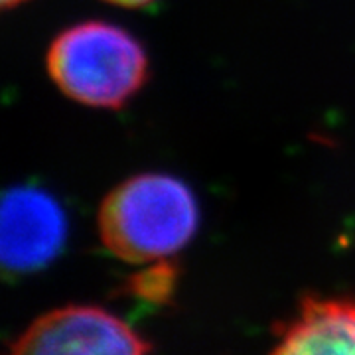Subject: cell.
Instances as JSON below:
<instances>
[{"instance_id": "cell-6", "label": "cell", "mask_w": 355, "mask_h": 355, "mask_svg": "<svg viewBox=\"0 0 355 355\" xmlns=\"http://www.w3.org/2000/svg\"><path fill=\"white\" fill-rule=\"evenodd\" d=\"M176 275V265H172L168 259H164L158 263H150V266L137 272L128 282V288L135 296L148 300V302L168 300L174 292Z\"/></svg>"}, {"instance_id": "cell-1", "label": "cell", "mask_w": 355, "mask_h": 355, "mask_svg": "<svg viewBox=\"0 0 355 355\" xmlns=\"http://www.w3.org/2000/svg\"><path fill=\"white\" fill-rule=\"evenodd\" d=\"M200 225V205L176 176L146 172L123 180L103 198L97 231L109 253L132 265H150L180 253Z\"/></svg>"}, {"instance_id": "cell-3", "label": "cell", "mask_w": 355, "mask_h": 355, "mask_svg": "<svg viewBox=\"0 0 355 355\" xmlns=\"http://www.w3.org/2000/svg\"><path fill=\"white\" fill-rule=\"evenodd\" d=\"M137 331L99 306H62L36 318L6 355H148Z\"/></svg>"}, {"instance_id": "cell-4", "label": "cell", "mask_w": 355, "mask_h": 355, "mask_svg": "<svg viewBox=\"0 0 355 355\" xmlns=\"http://www.w3.org/2000/svg\"><path fill=\"white\" fill-rule=\"evenodd\" d=\"M67 217L62 203L44 188L14 186L2 198L0 257L10 272H32L50 265L64 249Z\"/></svg>"}, {"instance_id": "cell-2", "label": "cell", "mask_w": 355, "mask_h": 355, "mask_svg": "<svg viewBox=\"0 0 355 355\" xmlns=\"http://www.w3.org/2000/svg\"><path fill=\"white\" fill-rule=\"evenodd\" d=\"M48 76L71 101L121 109L150 76L144 46L123 26L83 20L64 28L46 53Z\"/></svg>"}, {"instance_id": "cell-8", "label": "cell", "mask_w": 355, "mask_h": 355, "mask_svg": "<svg viewBox=\"0 0 355 355\" xmlns=\"http://www.w3.org/2000/svg\"><path fill=\"white\" fill-rule=\"evenodd\" d=\"M0 2H2L4 10H14V8H20V6L28 4L30 0H0Z\"/></svg>"}, {"instance_id": "cell-5", "label": "cell", "mask_w": 355, "mask_h": 355, "mask_svg": "<svg viewBox=\"0 0 355 355\" xmlns=\"http://www.w3.org/2000/svg\"><path fill=\"white\" fill-rule=\"evenodd\" d=\"M270 355H355V300L304 298Z\"/></svg>"}, {"instance_id": "cell-7", "label": "cell", "mask_w": 355, "mask_h": 355, "mask_svg": "<svg viewBox=\"0 0 355 355\" xmlns=\"http://www.w3.org/2000/svg\"><path fill=\"white\" fill-rule=\"evenodd\" d=\"M109 4H114V6H123V8H142V6H148L156 0H105Z\"/></svg>"}]
</instances>
